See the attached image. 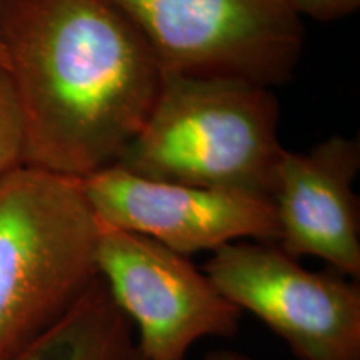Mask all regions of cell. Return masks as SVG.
<instances>
[{
    "mask_svg": "<svg viewBox=\"0 0 360 360\" xmlns=\"http://www.w3.org/2000/svg\"><path fill=\"white\" fill-rule=\"evenodd\" d=\"M0 42L24 119V165L85 179L115 165L165 72L107 0H0Z\"/></svg>",
    "mask_w": 360,
    "mask_h": 360,
    "instance_id": "cell-1",
    "label": "cell"
},
{
    "mask_svg": "<svg viewBox=\"0 0 360 360\" xmlns=\"http://www.w3.org/2000/svg\"><path fill=\"white\" fill-rule=\"evenodd\" d=\"M283 152L270 87L165 75L147 122L115 165L152 180L270 199Z\"/></svg>",
    "mask_w": 360,
    "mask_h": 360,
    "instance_id": "cell-2",
    "label": "cell"
},
{
    "mask_svg": "<svg viewBox=\"0 0 360 360\" xmlns=\"http://www.w3.org/2000/svg\"><path fill=\"white\" fill-rule=\"evenodd\" d=\"M98 237L79 179L27 165L0 179V360L87 294L98 277Z\"/></svg>",
    "mask_w": 360,
    "mask_h": 360,
    "instance_id": "cell-3",
    "label": "cell"
},
{
    "mask_svg": "<svg viewBox=\"0 0 360 360\" xmlns=\"http://www.w3.org/2000/svg\"><path fill=\"white\" fill-rule=\"evenodd\" d=\"M165 72L274 89L294 74L304 25L283 0H107Z\"/></svg>",
    "mask_w": 360,
    "mask_h": 360,
    "instance_id": "cell-4",
    "label": "cell"
},
{
    "mask_svg": "<svg viewBox=\"0 0 360 360\" xmlns=\"http://www.w3.org/2000/svg\"><path fill=\"white\" fill-rule=\"evenodd\" d=\"M202 270L299 360H360V290L354 282L312 272L277 244L255 240L222 245Z\"/></svg>",
    "mask_w": 360,
    "mask_h": 360,
    "instance_id": "cell-5",
    "label": "cell"
},
{
    "mask_svg": "<svg viewBox=\"0 0 360 360\" xmlns=\"http://www.w3.org/2000/svg\"><path fill=\"white\" fill-rule=\"evenodd\" d=\"M97 272L142 360H187L195 342L237 334L240 310L188 257L152 238L101 224Z\"/></svg>",
    "mask_w": 360,
    "mask_h": 360,
    "instance_id": "cell-6",
    "label": "cell"
},
{
    "mask_svg": "<svg viewBox=\"0 0 360 360\" xmlns=\"http://www.w3.org/2000/svg\"><path fill=\"white\" fill-rule=\"evenodd\" d=\"M79 180L98 222L186 257L240 240L277 244L276 207L267 197L152 180L120 165Z\"/></svg>",
    "mask_w": 360,
    "mask_h": 360,
    "instance_id": "cell-7",
    "label": "cell"
},
{
    "mask_svg": "<svg viewBox=\"0 0 360 360\" xmlns=\"http://www.w3.org/2000/svg\"><path fill=\"white\" fill-rule=\"evenodd\" d=\"M360 169L359 139L332 135L309 152L285 150L272 199L277 245L287 255L317 257L337 272L360 276V217L354 180Z\"/></svg>",
    "mask_w": 360,
    "mask_h": 360,
    "instance_id": "cell-8",
    "label": "cell"
},
{
    "mask_svg": "<svg viewBox=\"0 0 360 360\" xmlns=\"http://www.w3.org/2000/svg\"><path fill=\"white\" fill-rule=\"evenodd\" d=\"M8 360H142L132 323L101 277L77 305Z\"/></svg>",
    "mask_w": 360,
    "mask_h": 360,
    "instance_id": "cell-9",
    "label": "cell"
},
{
    "mask_svg": "<svg viewBox=\"0 0 360 360\" xmlns=\"http://www.w3.org/2000/svg\"><path fill=\"white\" fill-rule=\"evenodd\" d=\"M24 119L11 74L0 65V179L24 167Z\"/></svg>",
    "mask_w": 360,
    "mask_h": 360,
    "instance_id": "cell-10",
    "label": "cell"
},
{
    "mask_svg": "<svg viewBox=\"0 0 360 360\" xmlns=\"http://www.w3.org/2000/svg\"><path fill=\"white\" fill-rule=\"evenodd\" d=\"M283 2L297 17L307 15L321 22L344 19L360 6V0H283Z\"/></svg>",
    "mask_w": 360,
    "mask_h": 360,
    "instance_id": "cell-11",
    "label": "cell"
},
{
    "mask_svg": "<svg viewBox=\"0 0 360 360\" xmlns=\"http://www.w3.org/2000/svg\"><path fill=\"white\" fill-rule=\"evenodd\" d=\"M205 360H257V359L240 352H233V350H215V352H210L207 355Z\"/></svg>",
    "mask_w": 360,
    "mask_h": 360,
    "instance_id": "cell-12",
    "label": "cell"
},
{
    "mask_svg": "<svg viewBox=\"0 0 360 360\" xmlns=\"http://www.w3.org/2000/svg\"><path fill=\"white\" fill-rule=\"evenodd\" d=\"M0 65L6 67L7 69V53H6V49H4L2 42H0Z\"/></svg>",
    "mask_w": 360,
    "mask_h": 360,
    "instance_id": "cell-13",
    "label": "cell"
}]
</instances>
